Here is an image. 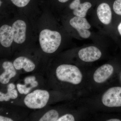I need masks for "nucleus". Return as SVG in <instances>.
Masks as SVG:
<instances>
[{
  "instance_id": "18",
  "label": "nucleus",
  "mask_w": 121,
  "mask_h": 121,
  "mask_svg": "<svg viewBox=\"0 0 121 121\" xmlns=\"http://www.w3.org/2000/svg\"><path fill=\"white\" fill-rule=\"evenodd\" d=\"M113 9L115 13L121 15V0H115L113 4Z\"/></svg>"
},
{
  "instance_id": "8",
  "label": "nucleus",
  "mask_w": 121,
  "mask_h": 121,
  "mask_svg": "<svg viewBox=\"0 0 121 121\" xmlns=\"http://www.w3.org/2000/svg\"><path fill=\"white\" fill-rule=\"evenodd\" d=\"M82 0H72L69 4V9L73 10L75 16L85 17L88 10L92 7V4L89 1L82 2Z\"/></svg>"
},
{
  "instance_id": "9",
  "label": "nucleus",
  "mask_w": 121,
  "mask_h": 121,
  "mask_svg": "<svg viewBox=\"0 0 121 121\" xmlns=\"http://www.w3.org/2000/svg\"><path fill=\"white\" fill-rule=\"evenodd\" d=\"M14 41V35L12 26L8 25H2L0 28V43L2 47H10Z\"/></svg>"
},
{
  "instance_id": "21",
  "label": "nucleus",
  "mask_w": 121,
  "mask_h": 121,
  "mask_svg": "<svg viewBox=\"0 0 121 121\" xmlns=\"http://www.w3.org/2000/svg\"><path fill=\"white\" fill-rule=\"evenodd\" d=\"M52 2H56L60 4H66L70 1V0H51Z\"/></svg>"
},
{
  "instance_id": "3",
  "label": "nucleus",
  "mask_w": 121,
  "mask_h": 121,
  "mask_svg": "<svg viewBox=\"0 0 121 121\" xmlns=\"http://www.w3.org/2000/svg\"><path fill=\"white\" fill-rule=\"evenodd\" d=\"M50 97L48 91L37 89L26 95L24 99V103L30 109H40L47 105Z\"/></svg>"
},
{
  "instance_id": "1",
  "label": "nucleus",
  "mask_w": 121,
  "mask_h": 121,
  "mask_svg": "<svg viewBox=\"0 0 121 121\" xmlns=\"http://www.w3.org/2000/svg\"><path fill=\"white\" fill-rule=\"evenodd\" d=\"M54 73L57 80L74 85L79 84L82 80L81 71L74 65L63 64L59 65L55 69Z\"/></svg>"
},
{
  "instance_id": "15",
  "label": "nucleus",
  "mask_w": 121,
  "mask_h": 121,
  "mask_svg": "<svg viewBox=\"0 0 121 121\" xmlns=\"http://www.w3.org/2000/svg\"><path fill=\"white\" fill-rule=\"evenodd\" d=\"M16 86L13 83H10L7 86V92H0V101H8L11 99H15L18 97V92L15 89Z\"/></svg>"
},
{
  "instance_id": "22",
  "label": "nucleus",
  "mask_w": 121,
  "mask_h": 121,
  "mask_svg": "<svg viewBox=\"0 0 121 121\" xmlns=\"http://www.w3.org/2000/svg\"><path fill=\"white\" fill-rule=\"evenodd\" d=\"M118 30L119 34L121 35V23H120L118 27Z\"/></svg>"
},
{
  "instance_id": "5",
  "label": "nucleus",
  "mask_w": 121,
  "mask_h": 121,
  "mask_svg": "<svg viewBox=\"0 0 121 121\" xmlns=\"http://www.w3.org/2000/svg\"><path fill=\"white\" fill-rule=\"evenodd\" d=\"M69 23L77 30L82 38L88 39L91 36V32L88 30L91 28V26L85 17L75 16L70 20Z\"/></svg>"
},
{
  "instance_id": "6",
  "label": "nucleus",
  "mask_w": 121,
  "mask_h": 121,
  "mask_svg": "<svg viewBox=\"0 0 121 121\" xmlns=\"http://www.w3.org/2000/svg\"><path fill=\"white\" fill-rule=\"evenodd\" d=\"M79 58L87 62H94L99 59L102 56L101 51L94 46H90L81 49L79 52Z\"/></svg>"
},
{
  "instance_id": "23",
  "label": "nucleus",
  "mask_w": 121,
  "mask_h": 121,
  "mask_svg": "<svg viewBox=\"0 0 121 121\" xmlns=\"http://www.w3.org/2000/svg\"><path fill=\"white\" fill-rule=\"evenodd\" d=\"M107 121H121V120L118 119H111L107 120Z\"/></svg>"
},
{
  "instance_id": "17",
  "label": "nucleus",
  "mask_w": 121,
  "mask_h": 121,
  "mask_svg": "<svg viewBox=\"0 0 121 121\" xmlns=\"http://www.w3.org/2000/svg\"><path fill=\"white\" fill-rule=\"evenodd\" d=\"M13 5L19 8L27 7L31 3L32 0H8Z\"/></svg>"
},
{
  "instance_id": "16",
  "label": "nucleus",
  "mask_w": 121,
  "mask_h": 121,
  "mask_svg": "<svg viewBox=\"0 0 121 121\" xmlns=\"http://www.w3.org/2000/svg\"><path fill=\"white\" fill-rule=\"evenodd\" d=\"M59 118V114L57 111L52 109L45 113L39 119V121H57Z\"/></svg>"
},
{
  "instance_id": "12",
  "label": "nucleus",
  "mask_w": 121,
  "mask_h": 121,
  "mask_svg": "<svg viewBox=\"0 0 121 121\" xmlns=\"http://www.w3.org/2000/svg\"><path fill=\"white\" fill-rule=\"evenodd\" d=\"M113 71V68L110 64L103 65L95 72L93 76L94 80L97 83L104 82L112 75Z\"/></svg>"
},
{
  "instance_id": "13",
  "label": "nucleus",
  "mask_w": 121,
  "mask_h": 121,
  "mask_svg": "<svg viewBox=\"0 0 121 121\" xmlns=\"http://www.w3.org/2000/svg\"><path fill=\"white\" fill-rule=\"evenodd\" d=\"M97 15L99 20L104 24L108 25L112 20V14L110 6L108 3L103 2L97 8Z\"/></svg>"
},
{
  "instance_id": "11",
  "label": "nucleus",
  "mask_w": 121,
  "mask_h": 121,
  "mask_svg": "<svg viewBox=\"0 0 121 121\" xmlns=\"http://www.w3.org/2000/svg\"><path fill=\"white\" fill-rule=\"evenodd\" d=\"M13 65L17 70H23L26 72L34 71L36 65L31 60L26 56H19L14 60Z\"/></svg>"
},
{
  "instance_id": "19",
  "label": "nucleus",
  "mask_w": 121,
  "mask_h": 121,
  "mask_svg": "<svg viewBox=\"0 0 121 121\" xmlns=\"http://www.w3.org/2000/svg\"><path fill=\"white\" fill-rule=\"evenodd\" d=\"M75 118L72 115L67 114L60 117L57 121H74Z\"/></svg>"
},
{
  "instance_id": "7",
  "label": "nucleus",
  "mask_w": 121,
  "mask_h": 121,
  "mask_svg": "<svg viewBox=\"0 0 121 121\" xmlns=\"http://www.w3.org/2000/svg\"><path fill=\"white\" fill-rule=\"evenodd\" d=\"M14 35V42L18 44L23 43L26 39L27 25L25 22L21 20L16 21L13 24Z\"/></svg>"
},
{
  "instance_id": "14",
  "label": "nucleus",
  "mask_w": 121,
  "mask_h": 121,
  "mask_svg": "<svg viewBox=\"0 0 121 121\" xmlns=\"http://www.w3.org/2000/svg\"><path fill=\"white\" fill-rule=\"evenodd\" d=\"M24 84L18 83L17 85L18 92L21 94H27L30 93L33 88L39 86V82L33 76L26 77L24 79Z\"/></svg>"
},
{
  "instance_id": "4",
  "label": "nucleus",
  "mask_w": 121,
  "mask_h": 121,
  "mask_svg": "<svg viewBox=\"0 0 121 121\" xmlns=\"http://www.w3.org/2000/svg\"><path fill=\"white\" fill-rule=\"evenodd\" d=\"M104 105L109 107L121 106V87H111L106 91L102 97Z\"/></svg>"
},
{
  "instance_id": "10",
  "label": "nucleus",
  "mask_w": 121,
  "mask_h": 121,
  "mask_svg": "<svg viewBox=\"0 0 121 121\" xmlns=\"http://www.w3.org/2000/svg\"><path fill=\"white\" fill-rule=\"evenodd\" d=\"M4 72L0 75V82L2 84H8L10 80L17 74L13 63L9 61H5L2 64Z\"/></svg>"
},
{
  "instance_id": "2",
  "label": "nucleus",
  "mask_w": 121,
  "mask_h": 121,
  "mask_svg": "<svg viewBox=\"0 0 121 121\" xmlns=\"http://www.w3.org/2000/svg\"><path fill=\"white\" fill-rule=\"evenodd\" d=\"M39 40L43 52L46 54H52L55 52L59 47L62 36L57 31L45 29L40 33Z\"/></svg>"
},
{
  "instance_id": "20",
  "label": "nucleus",
  "mask_w": 121,
  "mask_h": 121,
  "mask_svg": "<svg viewBox=\"0 0 121 121\" xmlns=\"http://www.w3.org/2000/svg\"><path fill=\"white\" fill-rule=\"evenodd\" d=\"M13 119L9 117H5L1 115H0V121H13Z\"/></svg>"
}]
</instances>
